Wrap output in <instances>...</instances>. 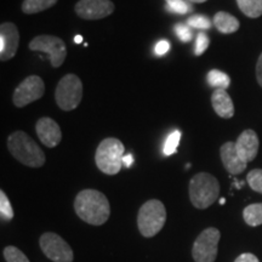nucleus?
Returning <instances> with one entry per match:
<instances>
[{
    "label": "nucleus",
    "instance_id": "nucleus-1",
    "mask_svg": "<svg viewBox=\"0 0 262 262\" xmlns=\"http://www.w3.org/2000/svg\"><path fill=\"white\" fill-rule=\"evenodd\" d=\"M74 209L81 220L93 226L106 224L111 215V205L107 196L96 189H84L78 193Z\"/></svg>",
    "mask_w": 262,
    "mask_h": 262
},
{
    "label": "nucleus",
    "instance_id": "nucleus-2",
    "mask_svg": "<svg viewBox=\"0 0 262 262\" xmlns=\"http://www.w3.org/2000/svg\"><path fill=\"white\" fill-rule=\"evenodd\" d=\"M8 148L12 157L26 166L40 168L44 165V152L34 140L24 131H15L9 136Z\"/></svg>",
    "mask_w": 262,
    "mask_h": 262
},
{
    "label": "nucleus",
    "instance_id": "nucleus-3",
    "mask_svg": "<svg viewBox=\"0 0 262 262\" xmlns=\"http://www.w3.org/2000/svg\"><path fill=\"white\" fill-rule=\"evenodd\" d=\"M189 199L196 209H206L217 201L220 183L208 172H199L189 181Z\"/></svg>",
    "mask_w": 262,
    "mask_h": 262
},
{
    "label": "nucleus",
    "instance_id": "nucleus-4",
    "mask_svg": "<svg viewBox=\"0 0 262 262\" xmlns=\"http://www.w3.org/2000/svg\"><path fill=\"white\" fill-rule=\"evenodd\" d=\"M124 152L125 148L122 141L114 137L104 139L98 145L95 155L97 168L106 175H117L122 169Z\"/></svg>",
    "mask_w": 262,
    "mask_h": 262
},
{
    "label": "nucleus",
    "instance_id": "nucleus-5",
    "mask_svg": "<svg viewBox=\"0 0 262 262\" xmlns=\"http://www.w3.org/2000/svg\"><path fill=\"white\" fill-rule=\"evenodd\" d=\"M166 221L165 206L160 201L150 199L141 206L137 215V226L141 234L146 238L155 237L164 227Z\"/></svg>",
    "mask_w": 262,
    "mask_h": 262
},
{
    "label": "nucleus",
    "instance_id": "nucleus-6",
    "mask_svg": "<svg viewBox=\"0 0 262 262\" xmlns=\"http://www.w3.org/2000/svg\"><path fill=\"white\" fill-rule=\"evenodd\" d=\"M57 106L62 111H73L79 106L83 98V83L75 74H67L58 81L55 91Z\"/></svg>",
    "mask_w": 262,
    "mask_h": 262
},
{
    "label": "nucleus",
    "instance_id": "nucleus-7",
    "mask_svg": "<svg viewBox=\"0 0 262 262\" xmlns=\"http://www.w3.org/2000/svg\"><path fill=\"white\" fill-rule=\"evenodd\" d=\"M221 233L217 228L204 229L192 247V256L195 262H215Z\"/></svg>",
    "mask_w": 262,
    "mask_h": 262
},
{
    "label": "nucleus",
    "instance_id": "nucleus-8",
    "mask_svg": "<svg viewBox=\"0 0 262 262\" xmlns=\"http://www.w3.org/2000/svg\"><path fill=\"white\" fill-rule=\"evenodd\" d=\"M29 49L32 51H40L47 54L54 68H58L61 64H63L67 56L64 41L55 35H38L29 42Z\"/></svg>",
    "mask_w": 262,
    "mask_h": 262
},
{
    "label": "nucleus",
    "instance_id": "nucleus-9",
    "mask_svg": "<svg viewBox=\"0 0 262 262\" xmlns=\"http://www.w3.org/2000/svg\"><path fill=\"white\" fill-rule=\"evenodd\" d=\"M40 248L47 256L54 262H73L74 255L70 244L60 235L47 232L40 237Z\"/></svg>",
    "mask_w": 262,
    "mask_h": 262
},
{
    "label": "nucleus",
    "instance_id": "nucleus-10",
    "mask_svg": "<svg viewBox=\"0 0 262 262\" xmlns=\"http://www.w3.org/2000/svg\"><path fill=\"white\" fill-rule=\"evenodd\" d=\"M44 80L38 75H29L16 88L12 101H14L16 107L21 108L41 98L44 96Z\"/></svg>",
    "mask_w": 262,
    "mask_h": 262
},
{
    "label": "nucleus",
    "instance_id": "nucleus-11",
    "mask_svg": "<svg viewBox=\"0 0 262 262\" xmlns=\"http://www.w3.org/2000/svg\"><path fill=\"white\" fill-rule=\"evenodd\" d=\"M74 10L84 19H101L112 15L114 4L111 0H79Z\"/></svg>",
    "mask_w": 262,
    "mask_h": 262
},
{
    "label": "nucleus",
    "instance_id": "nucleus-12",
    "mask_svg": "<svg viewBox=\"0 0 262 262\" xmlns=\"http://www.w3.org/2000/svg\"><path fill=\"white\" fill-rule=\"evenodd\" d=\"M19 44L18 29L11 22L0 26V60H10L16 55Z\"/></svg>",
    "mask_w": 262,
    "mask_h": 262
},
{
    "label": "nucleus",
    "instance_id": "nucleus-13",
    "mask_svg": "<svg viewBox=\"0 0 262 262\" xmlns=\"http://www.w3.org/2000/svg\"><path fill=\"white\" fill-rule=\"evenodd\" d=\"M35 131L40 142L49 148H54L60 145L62 140V133L58 124L51 118H40L35 124Z\"/></svg>",
    "mask_w": 262,
    "mask_h": 262
},
{
    "label": "nucleus",
    "instance_id": "nucleus-14",
    "mask_svg": "<svg viewBox=\"0 0 262 262\" xmlns=\"http://www.w3.org/2000/svg\"><path fill=\"white\" fill-rule=\"evenodd\" d=\"M234 143L235 149L243 162L248 164L256 158L260 142H258V137L254 130L249 129L243 131Z\"/></svg>",
    "mask_w": 262,
    "mask_h": 262
},
{
    "label": "nucleus",
    "instance_id": "nucleus-15",
    "mask_svg": "<svg viewBox=\"0 0 262 262\" xmlns=\"http://www.w3.org/2000/svg\"><path fill=\"white\" fill-rule=\"evenodd\" d=\"M220 155L226 170L229 173H232V175H239V173H242L247 169L248 164L243 162L241 157H239L237 149H235L234 142L228 141V142L224 143L220 149Z\"/></svg>",
    "mask_w": 262,
    "mask_h": 262
},
{
    "label": "nucleus",
    "instance_id": "nucleus-16",
    "mask_svg": "<svg viewBox=\"0 0 262 262\" xmlns=\"http://www.w3.org/2000/svg\"><path fill=\"white\" fill-rule=\"evenodd\" d=\"M211 104L219 117L229 119L234 116L233 101L226 90L216 89L211 95Z\"/></svg>",
    "mask_w": 262,
    "mask_h": 262
},
{
    "label": "nucleus",
    "instance_id": "nucleus-17",
    "mask_svg": "<svg viewBox=\"0 0 262 262\" xmlns=\"http://www.w3.org/2000/svg\"><path fill=\"white\" fill-rule=\"evenodd\" d=\"M214 26L222 34H231L239 29V21L234 16L225 11L217 12L214 16Z\"/></svg>",
    "mask_w": 262,
    "mask_h": 262
},
{
    "label": "nucleus",
    "instance_id": "nucleus-18",
    "mask_svg": "<svg viewBox=\"0 0 262 262\" xmlns=\"http://www.w3.org/2000/svg\"><path fill=\"white\" fill-rule=\"evenodd\" d=\"M57 0H25L22 4V11L26 15L38 14L54 6Z\"/></svg>",
    "mask_w": 262,
    "mask_h": 262
},
{
    "label": "nucleus",
    "instance_id": "nucleus-19",
    "mask_svg": "<svg viewBox=\"0 0 262 262\" xmlns=\"http://www.w3.org/2000/svg\"><path fill=\"white\" fill-rule=\"evenodd\" d=\"M237 4L248 17L257 18L262 15V0H237Z\"/></svg>",
    "mask_w": 262,
    "mask_h": 262
},
{
    "label": "nucleus",
    "instance_id": "nucleus-20",
    "mask_svg": "<svg viewBox=\"0 0 262 262\" xmlns=\"http://www.w3.org/2000/svg\"><path fill=\"white\" fill-rule=\"evenodd\" d=\"M244 221L251 227L262 225V203L250 204L243 211Z\"/></svg>",
    "mask_w": 262,
    "mask_h": 262
},
{
    "label": "nucleus",
    "instance_id": "nucleus-21",
    "mask_svg": "<svg viewBox=\"0 0 262 262\" xmlns=\"http://www.w3.org/2000/svg\"><path fill=\"white\" fill-rule=\"evenodd\" d=\"M208 83L211 88H215V90H227L229 85H231V78L228 77V74L224 73V72L219 70H211L208 73Z\"/></svg>",
    "mask_w": 262,
    "mask_h": 262
},
{
    "label": "nucleus",
    "instance_id": "nucleus-22",
    "mask_svg": "<svg viewBox=\"0 0 262 262\" xmlns=\"http://www.w3.org/2000/svg\"><path fill=\"white\" fill-rule=\"evenodd\" d=\"M165 9L175 15H187L193 11L192 3L187 0H170L166 3Z\"/></svg>",
    "mask_w": 262,
    "mask_h": 262
},
{
    "label": "nucleus",
    "instance_id": "nucleus-23",
    "mask_svg": "<svg viewBox=\"0 0 262 262\" xmlns=\"http://www.w3.org/2000/svg\"><path fill=\"white\" fill-rule=\"evenodd\" d=\"M181 131L180 130H175L173 133L170 134V135L166 137L165 143H164V148L163 152L165 156H171L173 153H176L178 150L180 140H181Z\"/></svg>",
    "mask_w": 262,
    "mask_h": 262
},
{
    "label": "nucleus",
    "instance_id": "nucleus-24",
    "mask_svg": "<svg viewBox=\"0 0 262 262\" xmlns=\"http://www.w3.org/2000/svg\"><path fill=\"white\" fill-rule=\"evenodd\" d=\"M0 216L3 221H10L14 219V209L4 191H0Z\"/></svg>",
    "mask_w": 262,
    "mask_h": 262
},
{
    "label": "nucleus",
    "instance_id": "nucleus-25",
    "mask_svg": "<svg viewBox=\"0 0 262 262\" xmlns=\"http://www.w3.org/2000/svg\"><path fill=\"white\" fill-rule=\"evenodd\" d=\"M4 257L6 262H29L28 257L16 247H6L4 249Z\"/></svg>",
    "mask_w": 262,
    "mask_h": 262
},
{
    "label": "nucleus",
    "instance_id": "nucleus-26",
    "mask_svg": "<svg viewBox=\"0 0 262 262\" xmlns=\"http://www.w3.org/2000/svg\"><path fill=\"white\" fill-rule=\"evenodd\" d=\"M247 181L253 191L262 194V170L254 169L248 173Z\"/></svg>",
    "mask_w": 262,
    "mask_h": 262
},
{
    "label": "nucleus",
    "instance_id": "nucleus-27",
    "mask_svg": "<svg viewBox=\"0 0 262 262\" xmlns=\"http://www.w3.org/2000/svg\"><path fill=\"white\" fill-rule=\"evenodd\" d=\"M187 25L191 28L201 29V31H206V29H210L211 22L208 17H205L204 15H194L191 16L187 19Z\"/></svg>",
    "mask_w": 262,
    "mask_h": 262
},
{
    "label": "nucleus",
    "instance_id": "nucleus-28",
    "mask_svg": "<svg viewBox=\"0 0 262 262\" xmlns=\"http://www.w3.org/2000/svg\"><path fill=\"white\" fill-rule=\"evenodd\" d=\"M173 32H175V34L178 35V38L182 42H189L193 38V33H192L191 27H189V26L183 25V24L175 25V27H173Z\"/></svg>",
    "mask_w": 262,
    "mask_h": 262
},
{
    "label": "nucleus",
    "instance_id": "nucleus-29",
    "mask_svg": "<svg viewBox=\"0 0 262 262\" xmlns=\"http://www.w3.org/2000/svg\"><path fill=\"white\" fill-rule=\"evenodd\" d=\"M210 40H209L208 35L204 32H199L195 39V47H194V54L195 56H201L205 52L206 49L209 48Z\"/></svg>",
    "mask_w": 262,
    "mask_h": 262
},
{
    "label": "nucleus",
    "instance_id": "nucleus-30",
    "mask_svg": "<svg viewBox=\"0 0 262 262\" xmlns=\"http://www.w3.org/2000/svg\"><path fill=\"white\" fill-rule=\"evenodd\" d=\"M170 50V42L168 40H160L155 47V54L157 56H164Z\"/></svg>",
    "mask_w": 262,
    "mask_h": 262
},
{
    "label": "nucleus",
    "instance_id": "nucleus-31",
    "mask_svg": "<svg viewBox=\"0 0 262 262\" xmlns=\"http://www.w3.org/2000/svg\"><path fill=\"white\" fill-rule=\"evenodd\" d=\"M234 262H260V261H258V258L255 256L254 254L244 253L239 255V256L235 258Z\"/></svg>",
    "mask_w": 262,
    "mask_h": 262
},
{
    "label": "nucleus",
    "instance_id": "nucleus-32",
    "mask_svg": "<svg viewBox=\"0 0 262 262\" xmlns=\"http://www.w3.org/2000/svg\"><path fill=\"white\" fill-rule=\"evenodd\" d=\"M256 79L257 83L260 84V86L262 88V54L258 57L257 63H256Z\"/></svg>",
    "mask_w": 262,
    "mask_h": 262
},
{
    "label": "nucleus",
    "instance_id": "nucleus-33",
    "mask_svg": "<svg viewBox=\"0 0 262 262\" xmlns=\"http://www.w3.org/2000/svg\"><path fill=\"white\" fill-rule=\"evenodd\" d=\"M133 163H134V157H133V155H126V156H124V158H123V165H124V166H126V168H130V166L133 165Z\"/></svg>",
    "mask_w": 262,
    "mask_h": 262
},
{
    "label": "nucleus",
    "instance_id": "nucleus-34",
    "mask_svg": "<svg viewBox=\"0 0 262 262\" xmlns=\"http://www.w3.org/2000/svg\"><path fill=\"white\" fill-rule=\"evenodd\" d=\"M74 42L75 44H80V42H83V37H81V35H75L74 37Z\"/></svg>",
    "mask_w": 262,
    "mask_h": 262
},
{
    "label": "nucleus",
    "instance_id": "nucleus-35",
    "mask_svg": "<svg viewBox=\"0 0 262 262\" xmlns=\"http://www.w3.org/2000/svg\"><path fill=\"white\" fill-rule=\"evenodd\" d=\"M189 3H205L206 0H187Z\"/></svg>",
    "mask_w": 262,
    "mask_h": 262
},
{
    "label": "nucleus",
    "instance_id": "nucleus-36",
    "mask_svg": "<svg viewBox=\"0 0 262 262\" xmlns=\"http://www.w3.org/2000/svg\"><path fill=\"white\" fill-rule=\"evenodd\" d=\"M225 202H226V199H225V198H221V199H220V204L224 205V204H225Z\"/></svg>",
    "mask_w": 262,
    "mask_h": 262
},
{
    "label": "nucleus",
    "instance_id": "nucleus-37",
    "mask_svg": "<svg viewBox=\"0 0 262 262\" xmlns=\"http://www.w3.org/2000/svg\"><path fill=\"white\" fill-rule=\"evenodd\" d=\"M165 2H166V3H168V2H170V0H165Z\"/></svg>",
    "mask_w": 262,
    "mask_h": 262
}]
</instances>
